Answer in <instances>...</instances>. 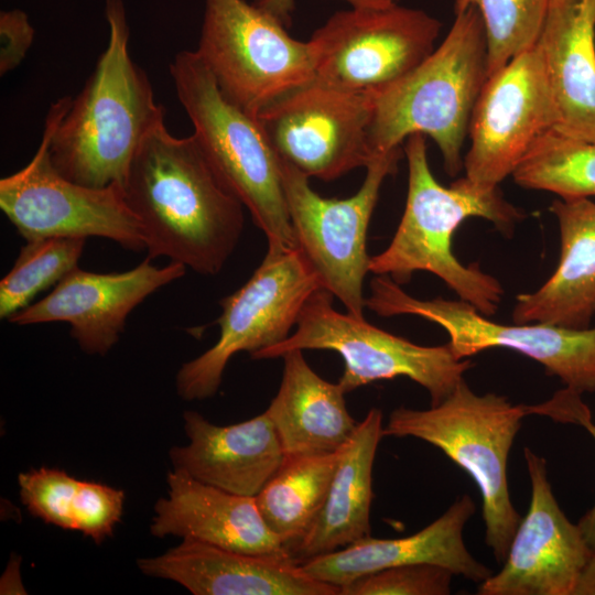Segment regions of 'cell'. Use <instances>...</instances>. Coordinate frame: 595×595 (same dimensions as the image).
Listing matches in <instances>:
<instances>
[{
	"mask_svg": "<svg viewBox=\"0 0 595 595\" xmlns=\"http://www.w3.org/2000/svg\"><path fill=\"white\" fill-rule=\"evenodd\" d=\"M531 483L528 512L511 540L501 570L480 583L479 595H574L592 555L577 523L560 508L547 461L524 447Z\"/></svg>",
	"mask_w": 595,
	"mask_h": 595,
	"instance_id": "16",
	"label": "cell"
},
{
	"mask_svg": "<svg viewBox=\"0 0 595 595\" xmlns=\"http://www.w3.org/2000/svg\"><path fill=\"white\" fill-rule=\"evenodd\" d=\"M166 480L167 496L154 505L153 537L175 536L249 554L290 555L266 524L255 497L228 493L174 469Z\"/></svg>",
	"mask_w": 595,
	"mask_h": 595,
	"instance_id": "20",
	"label": "cell"
},
{
	"mask_svg": "<svg viewBox=\"0 0 595 595\" xmlns=\"http://www.w3.org/2000/svg\"><path fill=\"white\" fill-rule=\"evenodd\" d=\"M285 28L246 0H205L195 52L224 96L255 117L315 77L312 43Z\"/></svg>",
	"mask_w": 595,
	"mask_h": 595,
	"instance_id": "8",
	"label": "cell"
},
{
	"mask_svg": "<svg viewBox=\"0 0 595 595\" xmlns=\"http://www.w3.org/2000/svg\"><path fill=\"white\" fill-rule=\"evenodd\" d=\"M350 4V7H371L386 3L390 0H343ZM253 3L273 15L283 25L289 26L292 21V12L295 9L294 0H255Z\"/></svg>",
	"mask_w": 595,
	"mask_h": 595,
	"instance_id": "35",
	"label": "cell"
},
{
	"mask_svg": "<svg viewBox=\"0 0 595 595\" xmlns=\"http://www.w3.org/2000/svg\"><path fill=\"white\" fill-rule=\"evenodd\" d=\"M453 573L429 563L404 564L363 575L339 587V595H447Z\"/></svg>",
	"mask_w": 595,
	"mask_h": 595,
	"instance_id": "31",
	"label": "cell"
},
{
	"mask_svg": "<svg viewBox=\"0 0 595 595\" xmlns=\"http://www.w3.org/2000/svg\"><path fill=\"white\" fill-rule=\"evenodd\" d=\"M340 451L284 458L278 472L255 497L266 524L289 553L318 515Z\"/></svg>",
	"mask_w": 595,
	"mask_h": 595,
	"instance_id": "26",
	"label": "cell"
},
{
	"mask_svg": "<svg viewBox=\"0 0 595 595\" xmlns=\"http://www.w3.org/2000/svg\"><path fill=\"white\" fill-rule=\"evenodd\" d=\"M574 595H595V553L593 552L581 575Z\"/></svg>",
	"mask_w": 595,
	"mask_h": 595,
	"instance_id": "36",
	"label": "cell"
},
{
	"mask_svg": "<svg viewBox=\"0 0 595 595\" xmlns=\"http://www.w3.org/2000/svg\"><path fill=\"white\" fill-rule=\"evenodd\" d=\"M550 0H454L455 14L475 7L487 39L488 77L534 47Z\"/></svg>",
	"mask_w": 595,
	"mask_h": 595,
	"instance_id": "29",
	"label": "cell"
},
{
	"mask_svg": "<svg viewBox=\"0 0 595 595\" xmlns=\"http://www.w3.org/2000/svg\"><path fill=\"white\" fill-rule=\"evenodd\" d=\"M34 28L20 9L0 12V75L17 68L34 40Z\"/></svg>",
	"mask_w": 595,
	"mask_h": 595,
	"instance_id": "34",
	"label": "cell"
},
{
	"mask_svg": "<svg viewBox=\"0 0 595 595\" xmlns=\"http://www.w3.org/2000/svg\"><path fill=\"white\" fill-rule=\"evenodd\" d=\"M71 99L64 96L50 106L32 160L0 180V208L26 241L100 237L132 251L145 250L141 224L121 185L85 186L66 178L52 164L53 127Z\"/></svg>",
	"mask_w": 595,
	"mask_h": 595,
	"instance_id": "10",
	"label": "cell"
},
{
	"mask_svg": "<svg viewBox=\"0 0 595 595\" xmlns=\"http://www.w3.org/2000/svg\"><path fill=\"white\" fill-rule=\"evenodd\" d=\"M137 565L194 595H339V587L311 577L291 555L241 553L193 540Z\"/></svg>",
	"mask_w": 595,
	"mask_h": 595,
	"instance_id": "18",
	"label": "cell"
},
{
	"mask_svg": "<svg viewBox=\"0 0 595 595\" xmlns=\"http://www.w3.org/2000/svg\"><path fill=\"white\" fill-rule=\"evenodd\" d=\"M188 443L170 450L174 470L228 493L256 497L284 462L267 412L216 425L195 411L183 414Z\"/></svg>",
	"mask_w": 595,
	"mask_h": 595,
	"instance_id": "21",
	"label": "cell"
},
{
	"mask_svg": "<svg viewBox=\"0 0 595 595\" xmlns=\"http://www.w3.org/2000/svg\"><path fill=\"white\" fill-rule=\"evenodd\" d=\"M170 74L202 153L264 234L268 250L298 249L278 156L258 118L224 96L195 51L177 53Z\"/></svg>",
	"mask_w": 595,
	"mask_h": 595,
	"instance_id": "5",
	"label": "cell"
},
{
	"mask_svg": "<svg viewBox=\"0 0 595 595\" xmlns=\"http://www.w3.org/2000/svg\"><path fill=\"white\" fill-rule=\"evenodd\" d=\"M441 28L437 19L398 0L337 11L310 39L314 79L375 96L434 51Z\"/></svg>",
	"mask_w": 595,
	"mask_h": 595,
	"instance_id": "13",
	"label": "cell"
},
{
	"mask_svg": "<svg viewBox=\"0 0 595 595\" xmlns=\"http://www.w3.org/2000/svg\"><path fill=\"white\" fill-rule=\"evenodd\" d=\"M333 298L327 290L317 289L306 300L296 331L251 358L272 359L295 349L333 350L344 360L337 383L345 393L374 381L407 377L429 392L431 405L446 399L473 366L470 359L457 358L448 344L418 345L365 318L339 313L332 305Z\"/></svg>",
	"mask_w": 595,
	"mask_h": 595,
	"instance_id": "7",
	"label": "cell"
},
{
	"mask_svg": "<svg viewBox=\"0 0 595 595\" xmlns=\"http://www.w3.org/2000/svg\"><path fill=\"white\" fill-rule=\"evenodd\" d=\"M530 407L497 393L477 394L465 379L426 410L396 408L383 436H411L440 448L476 483L482 495L485 541L504 562L521 521L510 499L507 462Z\"/></svg>",
	"mask_w": 595,
	"mask_h": 595,
	"instance_id": "6",
	"label": "cell"
},
{
	"mask_svg": "<svg viewBox=\"0 0 595 595\" xmlns=\"http://www.w3.org/2000/svg\"><path fill=\"white\" fill-rule=\"evenodd\" d=\"M125 493L111 486L79 480L73 504L75 530L100 544L120 521Z\"/></svg>",
	"mask_w": 595,
	"mask_h": 595,
	"instance_id": "32",
	"label": "cell"
},
{
	"mask_svg": "<svg viewBox=\"0 0 595 595\" xmlns=\"http://www.w3.org/2000/svg\"><path fill=\"white\" fill-rule=\"evenodd\" d=\"M581 396L567 388L558 391L551 399L541 403V415H548L559 423L581 425L595 440V423L589 408L582 401ZM577 526L591 551L595 553V504L582 516Z\"/></svg>",
	"mask_w": 595,
	"mask_h": 595,
	"instance_id": "33",
	"label": "cell"
},
{
	"mask_svg": "<svg viewBox=\"0 0 595 595\" xmlns=\"http://www.w3.org/2000/svg\"><path fill=\"white\" fill-rule=\"evenodd\" d=\"M402 149L375 156L359 190L344 199L326 198L309 177L278 158L296 248L316 273L323 289L337 298L346 312L364 317V280L369 272L367 232L381 185L397 172Z\"/></svg>",
	"mask_w": 595,
	"mask_h": 595,
	"instance_id": "9",
	"label": "cell"
},
{
	"mask_svg": "<svg viewBox=\"0 0 595 595\" xmlns=\"http://www.w3.org/2000/svg\"><path fill=\"white\" fill-rule=\"evenodd\" d=\"M321 282L299 249L271 251L248 281L219 301L218 340L198 357L184 363L176 375V391L184 400L216 394L230 358L279 344L291 334L310 295Z\"/></svg>",
	"mask_w": 595,
	"mask_h": 595,
	"instance_id": "12",
	"label": "cell"
},
{
	"mask_svg": "<svg viewBox=\"0 0 595 595\" xmlns=\"http://www.w3.org/2000/svg\"><path fill=\"white\" fill-rule=\"evenodd\" d=\"M365 305L379 316L415 315L441 326L448 346L465 359L490 348H508L540 363L565 388L595 392V326L582 329L543 323L502 324L461 299L419 300L389 275L370 281Z\"/></svg>",
	"mask_w": 595,
	"mask_h": 595,
	"instance_id": "11",
	"label": "cell"
},
{
	"mask_svg": "<svg viewBox=\"0 0 595 595\" xmlns=\"http://www.w3.org/2000/svg\"><path fill=\"white\" fill-rule=\"evenodd\" d=\"M403 152L408 162L404 212L389 246L370 257L369 271L389 275L399 285L418 271L433 273L461 300L486 316L494 315L504 295L500 282L478 263L463 264L452 250V238L472 217L487 219L510 236L523 213L498 187L482 188L465 176L450 187L441 185L430 169L423 134L408 137Z\"/></svg>",
	"mask_w": 595,
	"mask_h": 595,
	"instance_id": "3",
	"label": "cell"
},
{
	"mask_svg": "<svg viewBox=\"0 0 595 595\" xmlns=\"http://www.w3.org/2000/svg\"><path fill=\"white\" fill-rule=\"evenodd\" d=\"M109 39L75 99L60 112L50 141L54 167L89 187H123L141 144L164 122V108L129 53L130 30L122 0H105Z\"/></svg>",
	"mask_w": 595,
	"mask_h": 595,
	"instance_id": "2",
	"label": "cell"
},
{
	"mask_svg": "<svg viewBox=\"0 0 595 595\" xmlns=\"http://www.w3.org/2000/svg\"><path fill=\"white\" fill-rule=\"evenodd\" d=\"M474 512L475 504L465 494L412 536L394 539L367 536L300 565L311 577L337 587L387 567L418 563L440 565L454 575L482 583L493 573L469 553L463 540V529Z\"/></svg>",
	"mask_w": 595,
	"mask_h": 595,
	"instance_id": "19",
	"label": "cell"
},
{
	"mask_svg": "<svg viewBox=\"0 0 595 595\" xmlns=\"http://www.w3.org/2000/svg\"><path fill=\"white\" fill-rule=\"evenodd\" d=\"M382 436V412L371 408L342 447L318 515L301 541L290 550L298 563L370 536L372 467Z\"/></svg>",
	"mask_w": 595,
	"mask_h": 595,
	"instance_id": "24",
	"label": "cell"
},
{
	"mask_svg": "<svg viewBox=\"0 0 595 595\" xmlns=\"http://www.w3.org/2000/svg\"><path fill=\"white\" fill-rule=\"evenodd\" d=\"M372 115L374 96L313 79L270 102L257 118L279 159L309 178L329 182L374 159Z\"/></svg>",
	"mask_w": 595,
	"mask_h": 595,
	"instance_id": "14",
	"label": "cell"
},
{
	"mask_svg": "<svg viewBox=\"0 0 595 595\" xmlns=\"http://www.w3.org/2000/svg\"><path fill=\"white\" fill-rule=\"evenodd\" d=\"M447 35L412 72L374 96L368 141L372 156L401 148L414 133L431 137L448 175L463 167L462 148L488 78L487 39L475 7L455 14Z\"/></svg>",
	"mask_w": 595,
	"mask_h": 595,
	"instance_id": "4",
	"label": "cell"
},
{
	"mask_svg": "<svg viewBox=\"0 0 595 595\" xmlns=\"http://www.w3.org/2000/svg\"><path fill=\"white\" fill-rule=\"evenodd\" d=\"M282 358L281 383L266 412L284 458L340 450L358 424L347 410L345 392L318 376L303 350L288 351Z\"/></svg>",
	"mask_w": 595,
	"mask_h": 595,
	"instance_id": "25",
	"label": "cell"
},
{
	"mask_svg": "<svg viewBox=\"0 0 595 595\" xmlns=\"http://www.w3.org/2000/svg\"><path fill=\"white\" fill-rule=\"evenodd\" d=\"M22 504L31 515L64 530H75L73 504L79 480L58 468H33L18 477Z\"/></svg>",
	"mask_w": 595,
	"mask_h": 595,
	"instance_id": "30",
	"label": "cell"
},
{
	"mask_svg": "<svg viewBox=\"0 0 595 595\" xmlns=\"http://www.w3.org/2000/svg\"><path fill=\"white\" fill-rule=\"evenodd\" d=\"M536 46L555 108L553 131L595 142V0H550Z\"/></svg>",
	"mask_w": 595,
	"mask_h": 595,
	"instance_id": "22",
	"label": "cell"
},
{
	"mask_svg": "<svg viewBox=\"0 0 595 595\" xmlns=\"http://www.w3.org/2000/svg\"><path fill=\"white\" fill-rule=\"evenodd\" d=\"M554 126L555 108L534 45L487 78L470 118L465 177L482 188L498 187Z\"/></svg>",
	"mask_w": 595,
	"mask_h": 595,
	"instance_id": "15",
	"label": "cell"
},
{
	"mask_svg": "<svg viewBox=\"0 0 595 595\" xmlns=\"http://www.w3.org/2000/svg\"><path fill=\"white\" fill-rule=\"evenodd\" d=\"M85 238H43L26 241L13 267L0 281V318L28 307L42 291L75 269Z\"/></svg>",
	"mask_w": 595,
	"mask_h": 595,
	"instance_id": "28",
	"label": "cell"
},
{
	"mask_svg": "<svg viewBox=\"0 0 595 595\" xmlns=\"http://www.w3.org/2000/svg\"><path fill=\"white\" fill-rule=\"evenodd\" d=\"M524 188L560 198L595 197V142L544 133L512 173Z\"/></svg>",
	"mask_w": 595,
	"mask_h": 595,
	"instance_id": "27",
	"label": "cell"
},
{
	"mask_svg": "<svg viewBox=\"0 0 595 595\" xmlns=\"http://www.w3.org/2000/svg\"><path fill=\"white\" fill-rule=\"evenodd\" d=\"M560 230V259L532 293L517 296L513 323L587 328L595 317V202L556 198L550 206Z\"/></svg>",
	"mask_w": 595,
	"mask_h": 595,
	"instance_id": "23",
	"label": "cell"
},
{
	"mask_svg": "<svg viewBox=\"0 0 595 595\" xmlns=\"http://www.w3.org/2000/svg\"><path fill=\"white\" fill-rule=\"evenodd\" d=\"M145 258L123 272L97 273L78 267L42 300L13 314L15 325L65 322L89 355H106L119 340L129 314L150 294L182 278L186 267L171 261L155 267Z\"/></svg>",
	"mask_w": 595,
	"mask_h": 595,
	"instance_id": "17",
	"label": "cell"
},
{
	"mask_svg": "<svg viewBox=\"0 0 595 595\" xmlns=\"http://www.w3.org/2000/svg\"><path fill=\"white\" fill-rule=\"evenodd\" d=\"M123 193L150 259L165 257L215 275L244 231V205L217 178L194 136L175 137L164 122L134 155Z\"/></svg>",
	"mask_w": 595,
	"mask_h": 595,
	"instance_id": "1",
	"label": "cell"
}]
</instances>
